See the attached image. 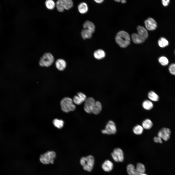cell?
Returning a JSON list of instances; mask_svg holds the SVG:
<instances>
[{
  "instance_id": "obj_23",
  "label": "cell",
  "mask_w": 175,
  "mask_h": 175,
  "mask_svg": "<svg viewBox=\"0 0 175 175\" xmlns=\"http://www.w3.org/2000/svg\"><path fill=\"white\" fill-rule=\"evenodd\" d=\"M144 129L142 125L137 124L134 126L133 128V133L136 135H139L141 134L143 132Z\"/></svg>"
},
{
  "instance_id": "obj_4",
  "label": "cell",
  "mask_w": 175,
  "mask_h": 175,
  "mask_svg": "<svg viewBox=\"0 0 175 175\" xmlns=\"http://www.w3.org/2000/svg\"><path fill=\"white\" fill-rule=\"evenodd\" d=\"M56 153L53 151H48L41 154L39 160L42 163L48 164L53 163L56 157Z\"/></svg>"
},
{
  "instance_id": "obj_25",
  "label": "cell",
  "mask_w": 175,
  "mask_h": 175,
  "mask_svg": "<svg viewBox=\"0 0 175 175\" xmlns=\"http://www.w3.org/2000/svg\"><path fill=\"white\" fill-rule=\"evenodd\" d=\"M142 106L143 108L147 110H150L153 107L152 103L149 100H147L144 101L142 103Z\"/></svg>"
},
{
  "instance_id": "obj_13",
  "label": "cell",
  "mask_w": 175,
  "mask_h": 175,
  "mask_svg": "<svg viewBox=\"0 0 175 175\" xmlns=\"http://www.w3.org/2000/svg\"><path fill=\"white\" fill-rule=\"evenodd\" d=\"M131 37L133 42L136 44L142 43L146 39L142 35L138 33L133 34L131 35Z\"/></svg>"
},
{
  "instance_id": "obj_11",
  "label": "cell",
  "mask_w": 175,
  "mask_h": 175,
  "mask_svg": "<svg viewBox=\"0 0 175 175\" xmlns=\"http://www.w3.org/2000/svg\"><path fill=\"white\" fill-rule=\"evenodd\" d=\"M145 24L146 29L149 31H152L156 29L157 24L153 18H149L145 21Z\"/></svg>"
},
{
  "instance_id": "obj_18",
  "label": "cell",
  "mask_w": 175,
  "mask_h": 175,
  "mask_svg": "<svg viewBox=\"0 0 175 175\" xmlns=\"http://www.w3.org/2000/svg\"><path fill=\"white\" fill-rule=\"evenodd\" d=\"M145 167L144 165L140 163H138L135 168L136 175H140L144 173Z\"/></svg>"
},
{
  "instance_id": "obj_15",
  "label": "cell",
  "mask_w": 175,
  "mask_h": 175,
  "mask_svg": "<svg viewBox=\"0 0 175 175\" xmlns=\"http://www.w3.org/2000/svg\"><path fill=\"white\" fill-rule=\"evenodd\" d=\"M83 26L84 29L89 30L92 33H93L95 31V26L94 24L90 21H86L84 23Z\"/></svg>"
},
{
  "instance_id": "obj_16",
  "label": "cell",
  "mask_w": 175,
  "mask_h": 175,
  "mask_svg": "<svg viewBox=\"0 0 175 175\" xmlns=\"http://www.w3.org/2000/svg\"><path fill=\"white\" fill-rule=\"evenodd\" d=\"M102 167L104 171L109 172L113 169V163L109 160H106L102 165Z\"/></svg>"
},
{
  "instance_id": "obj_37",
  "label": "cell",
  "mask_w": 175,
  "mask_h": 175,
  "mask_svg": "<svg viewBox=\"0 0 175 175\" xmlns=\"http://www.w3.org/2000/svg\"><path fill=\"white\" fill-rule=\"evenodd\" d=\"M140 175H147L146 174L144 173L142 174H141Z\"/></svg>"
},
{
  "instance_id": "obj_31",
  "label": "cell",
  "mask_w": 175,
  "mask_h": 175,
  "mask_svg": "<svg viewBox=\"0 0 175 175\" xmlns=\"http://www.w3.org/2000/svg\"><path fill=\"white\" fill-rule=\"evenodd\" d=\"M159 63L162 65L166 66L167 65L169 61L167 58L166 57L162 56L159 57L158 59Z\"/></svg>"
},
{
  "instance_id": "obj_17",
  "label": "cell",
  "mask_w": 175,
  "mask_h": 175,
  "mask_svg": "<svg viewBox=\"0 0 175 175\" xmlns=\"http://www.w3.org/2000/svg\"><path fill=\"white\" fill-rule=\"evenodd\" d=\"M94 56L97 59L101 60L105 58V53L103 50L99 49L95 51L94 53Z\"/></svg>"
},
{
  "instance_id": "obj_7",
  "label": "cell",
  "mask_w": 175,
  "mask_h": 175,
  "mask_svg": "<svg viewBox=\"0 0 175 175\" xmlns=\"http://www.w3.org/2000/svg\"><path fill=\"white\" fill-rule=\"evenodd\" d=\"M101 132L103 134L109 135L116 134L117 132V129L115 123L112 120L109 121L105 129L102 130Z\"/></svg>"
},
{
  "instance_id": "obj_12",
  "label": "cell",
  "mask_w": 175,
  "mask_h": 175,
  "mask_svg": "<svg viewBox=\"0 0 175 175\" xmlns=\"http://www.w3.org/2000/svg\"><path fill=\"white\" fill-rule=\"evenodd\" d=\"M87 99L86 95L81 92L78 93V95L75 96L73 100V102L77 105H80L85 101Z\"/></svg>"
},
{
  "instance_id": "obj_26",
  "label": "cell",
  "mask_w": 175,
  "mask_h": 175,
  "mask_svg": "<svg viewBox=\"0 0 175 175\" xmlns=\"http://www.w3.org/2000/svg\"><path fill=\"white\" fill-rule=\"evenodd\" d=\"M52 122L54 126L58 129L61 128L63 127L64 124V122L63 120L57 119H54Z\"/></svg>"
},
{
  "instance_id": "obj_14",
  "label": "cell",
  "mask_w": 175,
  "mask_h": 175,
  "mask_svg": "<svg viewBox=\"0 0 175 175\" xmlns=\"http://www.w3.org/2000/svg\"><path fill=\"white\" fill-rule=\"evenodd\" d=\"M55 65L56 68L60 71L63 70L66 68V63L64 60L59 59H57L55 62Z\"/></svg>"
},
{
  "instance_id": "obj_36",
  "label": "cell",
  "mask_w": 175,
  "mask_h": 175,
  "mask_svg": "<svg viewBox=\"0 0 175 175\" xmlns=\"http://www.w3.org/2000/svg\"><path fill=\"white\" fill-rule=\"evenodd\" d=\"M96 3H102L104 0H94Z\"/></svg>"
},
{
  "instance_id": "obj_33",
  "label": "cell",
  "mask_w": 175,
  "mask_h": 175,
  "mask_svg": "<svg viewBox=\"0 0 175 175\" xmlns=\"http://www.w3.org/2000/svg\"><path fill=\"white\" fill-rule=\"evenodd\" d=\"M153 140L156 143H162V140L158 136H155L153 138Z\"/></svg>"
},
{
  "instance_id": "obj_22",
  "label": "cell",
  "mask_w": 175,
  "mask_h": 175,
  "mask_svg": "<svg viewBox=\"0 0 175 175\" xmlns=\"http://www.w3.org/2000/svg\"><path fill=\"white\" fill-rule=\"evenodd\" d=\"M102 109V106L101 103L98 101H95L92 113L95 114H99Z\"/></svg>"
},
{
  "instance_id": "obj_6",
  "label": "cell",
  "mask_w": 175,
  "mask_h": 175,
  "mask_svg": "<svg viewBox=\"0 0 175 175\" xmlns=\"http://www.w3.org/2000/svg\"><path fill=\"white\" fill-rule=\"evenodd\" d=\"M56 5L58 10L61 12L64 9L69 10L72 8L73 2L72 0H58Z\"/></svg>"
},
{
  "instance_id": "obj_1",
  "label": "cell",
  "mask_w": 175,
  "mask_h": 175,
  "mask_svg": "<svg viewBox=\"0 0 175 175\" xmlns=\"http://www.w3.org/2000/svg\"><path fill=\"white\" fill-rule=\"evenodd\" d=\"M115 39L116 43L122 48L127 47L130 43L131 39L129 34L123 31H120L117 33Z\"/></svg>"
},
{
  "instance_id": "obj_29",
  "label": "cell",
  "mask_w": 175,
  "mask_h": 175,
  "mask_svg": "<svg viewBox=\"0 0 175 175\" xmlns=\"http://www.w3.org/2000/svg\"><path fill=\"white\" fill-rule=\"evenodd\" d=\"M148 97L150 100L154 101H158L159 99L158 96L153 91H151L149 93Z\"/></svg>"
},
{
  "instance_id": "obj_2",
  "label": "cell",
  "mask_w": 175,
  "mask_h": 175,
  "mask_svg": "<svg viewBox=\"0 0 175 175\" xmlns=\"http://www.w3.org/2000/svg\"><path fill=\"white\" fill-rule=\"evenodd\" d=\"M61 108L64 112L68 113L74 111L76 109V106L73 103V100L68 97L63 98L60 102Z\"/></svg>"
},
{
  "instance_id": "obj_28",
  "label": "cell",
  "mask_w": 175,
  "mask_h": 175,
  "mask_svg": "<svg viewBox=\"0 0 175 175\" xmlns=\"http://www.w3.org/2000/svg\"><path fill=\"white\" fill-rule=\"evenodd\" d=\"M127 171L129 175H136L135 168L132 164H129L127 165Z\"/></svg>"
},
{
  "instance_id": "obj_19",
  "label": "cell",
  "mask_w": 175,
  "mask_h": 175,
  "mask_svg": "<svg viewBox=\"0 0 175 175\" xmlns=\"http://www.w3.org/2000/svg\"><path fill=\"white\" fill-rule=\"evenodd\" d=\"M153 125V123L151 120L149 119H145L142 122V126L143 128L147 130L151 129Z\"/></svg>"
},
{
  "instance_id": "obj_10",
  "label": "cell",
  "mask_w": 175,
  "mask_h": 175,
  "mask_svg": "<svg viewBox=\"0 0 175 175\" xmlns=\"http://www.w3.org/2000/svg\"><path fill=\"white\" fill-rule=\"evenodd\" d=\"M170 130L167 128H163L158 133V136L165 141H167L170 138L171 134Z\"/></svg>"
},
{
  "instance_id": "obj_21",
  "label": "cell",
  "mask_w": 175,
  "mask_h": 175,
  "mask_svg": "<svg viewBox=\"0 0 175 175\" xmlns=\"http://www.w3.org/2000/svg\"><path fill=\"white\" fill-rule=\"evenodd\" d=\"M138 33L141 35L146 39L148 37V33L147 30L143 27L141 26H139L137 28Z\"/></svg>"
},
{
  "instance_id": "obj_38",
  "label": "cell",
  "mask_w": 175,
  "mask_h": 175,
  "mask_svg": "<svg viewBox=\"0 0 175 175\" xmlns=\"http://www.w3.org/2000/svg\"></svg>"
},
{
  "instance_id": "obj_20",
  "label": "cell",
  "mask_w": 175,
  "mask_h": 175,
  "mask_svg": "<svg viewBox=\"0 0 175 175\" xmlns=\"http://www.w3.org/2000/svg\"><path fill=\"white\" fill-rule=\"evenodd\" d=\"M78 9L79 12L82 14H84L87 12L88 9L87 4L84 2H82L78 5Z\"/></svg>"
},
{
  "instance_id": "obj_30",
  "label": "cell",
  "mask_w": 175,
  "mask_h": 175,
  "mask_svg": "<svg viewBox=\"0 0 175 175\" xmlns=\"http://www.w3.org/2000/svg\"><path fill=\"white\" fill-rule=\"evenodd\" d=\"M46 7L49 9H52L55 6V4L53 0H46L45 2Z\"/></svg>"
},
{
  "instance_id": "obj_8",
  "label": "cell",
  "mask_w": 175,
  "mask_h": 175,
  "mask_svg": "<svg viewBox=\"0 0 175 175\" xmlns=\"http://www.w3.org/2000/svg\"><path fill=\"white\" fill-rule=\"evenodd\" d=\"M114 160L116 162H122L124 160L123 152L120 148H115L111 154Z\"/></svg>"
},
{
  "instance_id": "obj_34",
  "label": "cell",
  "mask_w": 175,
  "mask_h": 175,
  "mask_svg": "<svg viewBox=\"0 0 175 175\" xmlns=\"http://www.w3.org/2000/svg\"><path fill=\"white\" fill-rule=\"evenodd\" d=\"M170 0H162V4L164 6H167L170 2Z\"/></svg>"
},
{
  "instance_id": "obj_3",
  "label": "cell",
  "mask_w": 175,
  "mask_h": 175,
  "mask_svg": "<svg viewBox=\"0 0 175 175\" xmlns=\"http://www.w3.org/2000/svg\"><path fill=\"white\" fill-rule=\"evenodd\" d=\"M94 159L92 155H88L86 157H82L80 162L85 170L90 172L93 169L94 164Z\"/></svg>"
},
{
  "instance_id": "obj_27",
  "label": "cell",
  "mask_w": 175,
  "mask_h": 175,
  "mask_svg": "<svg viewBox=\"0 0 175 175\" xmlns=\"http://www.w3.org/2000/svg\"><path fill=\"white\" fill-rule=\"evenodd\" d=\"M158 44L160 47L164 48L168 45L169 42L165 38L163 37H161L158 40Z\"/></svg>"
},
{
  "instance_id": "obj_9",
  "label": "cell",
  "mask_w": 175,
  "mask_h": 175,
  "mask_svg": "<svg viewBox=\"0 0 175 175\" xmlns=\"http://www.w3.org/2000/svg\"><path fill=\"white\" fill-rule=\"evenodd\" d=\"M95 101L92 97L88 98L85 101L84 105V109L87 113H92Z\"/></svg>"
},
{
  "instance_id": "obj_5",
  "label": "cell",
  "mask_w": 175,
  "mask_h": 175,
  "mask_svg": "<svg viewBox=\"0 0 175 175\" xmlns=\"http://www.w3.org/2000/svg\"><path fill=\"white\" fill-rule=\"evenodd\" d=\"M54 58L52 55L49 52L44 53L39 61L40 65L42 67H48L53 63Z\"/></svg>"
},
{
  "instance_id": "obj_32",
  "label": "cell",
  "mask_w": 175,
  "mask_h": 175,
  "mask_svg": "<svg viewBox=\"0 0 175 175\" xmlns=\"http://www.w3.org/2000/svg\"><path fill=\"white\" fill-rule=\"evenodd\" d=\"M168 69L171 74L175 75V63L170 64L169 66Z\"/></svg>"
},
{
  "instance_id": "obj_24",
  "label": "cell",
  "mask_w": 175,
  "mask_h": 175,
  "mask_svg": "<svg viewBox=\"0 0 175 175\" xmlns=\"http://www.w3.org/2000/svg\"><path fill=\"white\" fill-rule=\"evenodd\" d=\"M92 33L89 30L86 29H82L81 32V35L83 39H89L92 36Z\"/></svg>"
},
{
  "instance_id": "obj_35",
  "label": "cell",
  "mask_w": 175,
  "mask_h": 175,
  "mask_svg": "<svg viewBox=\"0 0 175 175\" xmlns=\"http://www.w3.org/2000/svg\"><path fill=\"white\" fill-rule=\"evenodd\" d=\"M115 1L118 2H121L122 3H124L126 2V0H114Z\"/></svg>"
}]
</instances>
